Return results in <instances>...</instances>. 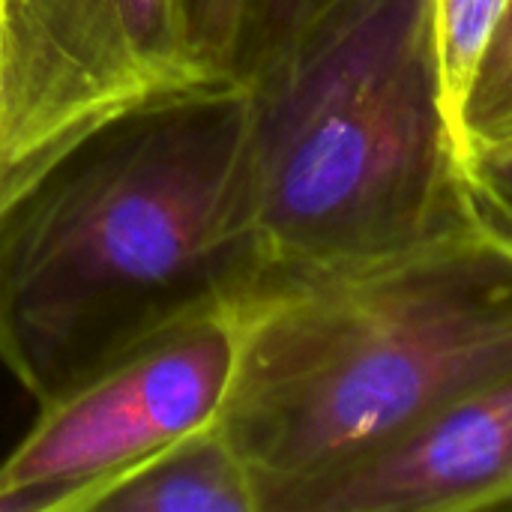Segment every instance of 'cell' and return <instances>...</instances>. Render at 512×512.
<instances>
[{
	"label": "cell",
	"mask_w": 512,
	"mask_h": 512,
	"mask_svg": "<svg viewBox=\"0 0 512 512\" xmlns=\"http://www.w3.org/2000/svg\"><path fill=\"white\" fill-rule=\"evenodd\" d=\"M512 510V372L327 474L267 495L261 512Z\"/></svg>",
	"instance_id": "cell-6"
},
{
	"label": "cell",
	"mask_w": 512,
	"mask_h": 512,
	"mask_svg": "<svg viewBox=\"0 0 512 512\" xmlns=\"http://www.w3.org/2000/svg\"><path fill=\"white\" fill-rule=\"evenodd\" d=\"M252 0H186L189 30L201 57L225 75H240V48Z\"/></svg>",
	"instance_id": "cell-11"
},
{
	"label": "cell",
	"mask_w": 512,
	"mask_h": 512,
	"mask_svg": "<svg viewBox=\"0 0 512 512\" xmlns=\"http://www.w3.org/2000/svg\"><path fill=\"white\" fill-rule=\"evenodd\" d=\"M246 90L117 123L0 216V363L42 402L258 261Z\"/></svg>",
	"instance_id": "cell-2"
},
{
	"label": "cell",
	"mask_w": 512,
	"mask_h": 512,
	"mask_svg": "<svg viewBox=\"0 0 512 512\" xmlns=\"http://www.w3.org/2000/svg\"><path fill=\"white\" fill-rule=\"evenodd\" d=\"M510 9V0H432L435 45L444 102L462 147V114L483 66V57ZM465 153V150H462Z\"/></svg>",
	"instance_id": "cell-8"
},
{
	"label": "cell",
	"mask_w": 512,
	"mask_h": 512,
	"mask_svg": "<svg viewBox=\"0 0 512 512\" xmlns=\"http://www.w3.org/2000/svg\"><path fill=\"white\" fill-rule=\"evenodd\" d=\"M258 261L408 249L474 219L432 0H345L246 75Z\"/></svg>",
	"instance_id": "cell-3"
},
{
	"label": "cell",
	"mask_w": 512,
	"mask_h": 512,
	"mask_svg": "<svg viewBox=\"0 0 512 512\" xmlns=\"http://www.w3.org/2000/svg\"><path fill=\"white\" fill-rule=\"evenodd\" d=\"M240 90L201 57L186 0H3L0 216L105 129Z\"/></svg>",
	"instance_id": "cell-4"
},
{
	"label": "cell",
	"mask_w": 512,
	"mask_h": 512,
	"mask_svg": "<svg viewBox=\"0 0 512 512\" xmlns=\"http://www.w3.org/2000/svg\"><path fill=\"white\" fill-rule=\"evenodd\" d=\"M0 15H3V0H0Z\"/></svg>",
	"instance_id": "cell-13"
},
{
	"label": "cell",
	"mask_w": 512,
	"mask_h": 512,
	"mask_svg": "<svg viewBox=\"0 0 512 512\" xmlns=\"http://www.w3.org/2000/svg\"><path fill=\"white\" fill-rule=\"evenodd\" d=\"M93 512H258V489L213 420L117 480Z\"/></svg>",
	"instance_id": "cell-7"
},
{
	"label": "cell",
	"mask_w": 512,
	"mask_h": 512,
	"mask_svg": "<svg viewBox=\"0 0 512 512\" xmlns=\"http://www.w3.org/2000/svg\"><path fill=\"white\" fill-rule=\"evenodd\" d=\"M339 3L345 0H252L243 48H240L243 81L255 66H261L267 57L282 51L309 24H315L324 12H330Z\"/></svg>",
	"instance_id": "cell-10"
},
{
	"label": "cell",
	"mask_w": 512,
	"mask_h": 512,
	"mask_svg": "<svg viewBox=\"0 0 512 512\" xmlns=\"http://www.w3.org/2000/svg\"><path fill=\"white\" fill-rule=\"evenodd\" d=\"M465 186L474 219L512 243V147L471 153L465 159Z\"/></svg>",
	"instance_id": "cell-12"
},
{
	"label": "cell",
	"mask_w": 512,
	"mask_h": 512,
	"mask_svg": "<svg viewBox=\"0 0 512 512\" xmlns=\"http://www.w3.org/2000/svg\"><path fill=\"white\" fill-rule=\"evenodd\" d=\"M231 372L228 291L123 339L36 402L0 462V512H93L117 480L216 420Z\"/></svg>",
	"instance_id": "cell-5"
},
{
	"label": "cell",
	"mask_w": 512,
	"mask_h": 512,
	"mask_svg": "<svg viewBox=\"0 0 512 512\" xmlns=\"http://www.w3.org/2000/svg\"><path fill=\"white\" fill-rule=\"evenodd\" d=\"M228 306L234 372L216 423L258 512L512 372V243L480 222L384 255L255 261Z\"/></svg>",
	"instance_id": "cell-1"
},
{
	"label": "cell",
	"mask_w": 512,
	"mask_h": 512,
	"mask_svg": "<svg viewBox=\"0 0 512 512\" xmlns=\"http://www.w3.org/2000/svg\"><path fill=\"white\" fill-rule=\"evenodd\" d=\"M501 147H512V0L462 114L465 159L471 153Z\"/></svg>",
	"instance_id": "cell-9"
}]
</instances>
